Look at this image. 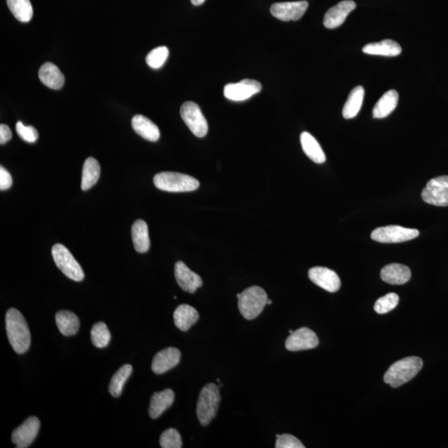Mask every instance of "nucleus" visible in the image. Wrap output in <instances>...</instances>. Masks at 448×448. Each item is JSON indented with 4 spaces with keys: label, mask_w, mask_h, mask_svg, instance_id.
Segmentation results:
<instances>
[{
    "label": "nucleus",
    "mask_w": 448,
    "mask_h": 448,
    "mask_svg": "<svg viewBox=\"0 0 448 448\" xmlns=\"http://www.w3.org/2000/svg\"><path fill=\"white\" fill-rule=\"evenodd\" d=\"M6 325L8 339L14 352L21 354L30 347L31 335L26 318L17 309L11 308L6 313Z\"/></svg>",
    "instance_id": "f257e3e1"
},
{
    "label": "nucleus",
    "mask_w": 448,
    "mask_h": 448,
    "mask_svg": "<svg viewBox=\"0 0 448 448\" xmlns=\"http://www.w3.org/2000/svg\"><path fill=\"white\" fill-rule=\"evenodd\" d=\"M423 366L422 358L416 356L407 357L395 362L390 366L384 376L386 384L393 388L406 384L417 376Z\"/></svg>",
    "instance_id": "f03ea898"
},
{
    "label": "nucleus",
    "mask_w": 448,
    "mask_h": 448,
    "mask_svg": "<svg viewBox=\"0 0 448 448\" xmlns=\"http://www.w3.org/2000/svg\"><path fill=\"white\" fill-rule=\"evenodd\" d=\"M156 188L165 192H191L199 187L196 179L185 174L176 172H161L154 177Z\"/></svg>",
    "instance_id": "7ed1b4c3"
},
{
    "label": "nucleus",
    "mask_w": 448,
    "mask_h": 448,
    "mask_svg": "<svg viewBox=\"0 0 448 448\" xmlns=\"http://www.w3.org/2000/svg\"><path fill=\"white\" fill-rule=\"evenodd\" d=\"M267 295L262 287H248L238 298V309L244 318L254 320L263 312L267 305Z\"/></svg>",
    "instance_id": "20e7f679"
},
{
    "label": "nucleus",
    "mask_w": 448,
    "mask_h": 448,
    "mask_svg": "<svg viewBox=\"0 0 448 448\" xmlns=\"http://www.w3.org/2000/svg\"><path fill=\"white\" fill-rule=\"evenodd\" d=\"M220 397L218 387L207 384L201 390L197 403V416L202 426H207L217 414Z\"/></svg>",
    "instance_id": "39448f33"
},
{
    "label": "nucleus",
    "mask_w": 448,
    "mask_h": 448,
    "mask_svg": "<svg viewBox=\"0 0 448 448\" xmlns=\"http://www.w3.org/2000/svg\"><path fill=\"white\" fill-rule=\"evenodd\" d=\"M52 255L57 267L68 278L75 281V282H81L84 279L83 268L77 262L70 251L63 244H55L52 248Z\"/></svg>",
    "instance_id": "423d86ee"
},
{
    "label": "nucleus",
    "mask_w": 448,
    "mask_h": 448,
    "mask_svg": "<svg viewBox=\"0 0 448 448\" xmlns=\"http://www.w3.org/2000/svg\"><path fill=\"white\" fill-rule=\"evenodd\" d=\"M181 115L195 136L203 138L206 136L209 125L198 105L193 101H186L181 105Z\"/></svg>",
    "instance_id": "0eeeda50"
},
{
    "label": "nucleus",
    "mask_w": 448,
    "mask_h": 448,
    "mask_svg": "<svg viewBox=\"0 0 448 448\" xmlns=\"http://www.w3.org/2000/svg\"><path fill=\"white\" fill-rule=\"evenodd\" d=\"M419 231L397 225L378 227L371 234L374 241L382 243H398L416 238Z\"/></svg>",
    "instance_id": "6e6552de"
},
{
    "label": "nucleus",
    "mask_w": 448,
    "mask_h": 448,
    "mask_svg": "<svg viewBox=\"0 0 448 448\" xmlns=\"http://www.w3.org/2000/svg\"><path fill=\"white\" fill-rule=\"evenodd\" d=\"M423 201L429 205L448 206V176H439L431 179L422 192Z\"/></svg>",
    "instance_id": "1a4fd4ad"
},
{
    "label": "nucleus",
    "mask_w": 448,
    "mask_h": 448,
    "mask_svg": "<svg viewBox=\"0 0 448 448\" xmlns=\"http://www.w3.org/2000/svg\"><path fill=\"white\" fill-rule=\"evenodd\" d=\"M263 85L259 81L244 79L238 83H230L224 88L223 93L227 99L234 101H243L251 99L261 92Z\"/></svg>",
    "instance_id": "9d476101"
},
{
    "label": "nucleus",
    "mask_w": 448,
    "mask_h": 448,
    "mask_svg": "<svg viewBox=\"0 0 448 448\" xmlns=\"http://www.w3.org/2000/svg\"><path fill=\"white\" fill-rule=\"evenodd\" d=\"M40 429V421L37 417H30L12 434V442L16 447L26 448L34 442Z\"/></svg>",
    "instance_id": "9b49d317"
},
{
    "label": "nucleus",
    "mask_w": 448,
    "mask_h": 448,
    "mask_svg": "<svg viewBox=\"0 0 448 448\" xmlns=\"http://www.w3.org/2000/svg\"><path fill=\"white\" fill-rule=\"evenodd\" d=\"M307 1L276 3L271 7V14L282 21H297L307 11Z\"/></svg>",
    "instance_id": "f8f14e48"
},
{
    "label": "nucleus",
    "mask_w": 448,
    "mask_h": 448,
    "mask_svg": "<svg viewBox=\"0 0 448 448\" xmlns=\"http://www.w3.org/2000/svg\"><path fill=\"white\" fill-rule=\"evenodd\" d=\"M319 345L316 333L307 327L300 328L291 334L286 340V349L289 352L312 349Z\"/></svg>",
    "instance_id": "ddd939ff"
},
{
    "label": "nucleus",
    "mask_w": 448,
    "mask_h": 448,
    "mask_svg": "<svg viewBox=\"0 0 448 448\" xmlns=\"http://www.w3.org/2000/svg\"><path fill=\"white\" fill-rule=\"evenodd\" d=\"M308 276L313 283L329 292H336L340 288V278L331 269L323 267H312L309 269Z\"/></svg>",
    "instance_id": "4468645a"
},
{
    "label": "nucleus",
    "mask_w": 448,
    "mask_h": 448,
    "mask_svg": "<svg viewBox=\"0 0 448 448\" xmlns=\"http://www.w3.org/2000/svg\"><path fill=\"white\" fill-rule=\"evenodd\" d=\"M174 276L179 286L183 291L194 293L197 289L203 286V280L197 274L181 262L175 263Z\"/></svg>",
    "instance_id": "2eb2a0df"
},
{
    "label": "nucleus",
    "mask_w": 448,
    "mask_h": 448,
    "mask_svg": "<svg viewBox=\"0 0 448 448\" xmlns=\"http://www.w3.org/2000/svg\"><path fill=\"white\" fill-rule=\"evenodd\" d=\"M356 3L352 0H344L336 6L331 8L325 14L324 26L325 28L333 30L340 27L345 21L347 16L356 9Z\"/></svg>",
    "instance_id": "dca6fc26"
},
{
    "label": "nucleus",
    "mask_w": 448,
    "mask_h": 448,
    "mask_svg": "<svg viewBox=\"0 0 448 448\" xmlns=\"http://www.w3.org/2000/svg\"><path fill=\"white\" fill-rule=\"evenodd\" d=\"M181 353L179 349L169 347L161 350L154 356L152 369L156 374H162L169 371L176 366L181 361Z\"/></svg>",
    "instance_id": "f3484780"
},
{
    "label": "nucleus",
    "mask_w": 448,
    "mask_h": 448,
    "mask_svg": "<svg viewBox=\"0 0 448 448\" xmlns=\"http://www.w3.org/2000/svg\"><path fill=\"white\" fill-rule=\"evenodd\" d=\"M411 271L405 265L392 263L382 268L381 279L391 285H403L411 278Z\"/></svg>",
    "instance_id": "a211bd4d"
},
{
    "label": "nucleus",
    "mask_w": 448,
    "mask_h": 448,
    "mask_svg": "<svg viewBox=\"0 0 448 448\" xmlns=\"http://www.w3.org/2000/svg\"><path fill=\"white\" fill-rule=\"evenodd\" d=\"M174 401V393L172 389H165L161 392H156L150 399L149 414L150 418L156 419L170 408Z\"/></svg>",
    "instance_id": "6ab92c4d"
},
{
    "label": "nucleus",
    "mask_w": 448,
    "mask_h": 448,
    "mask_svg": "<svg viewBox=\"0 0 448 448\" xmlns=\"http://www.w3.org/2000/svg\"><path fill=\"white\" fill-rule=\"evenodd\" d=\"M132 125L134 132L145 140L156 142L160 139V130L147 117L142 115L134 116L132 120Z\"/></svg>",
    "instance_id": "aec40b11"
},
{
    "label": "nucleus",
    "mask_w": 448,
    "mask_h": 448,
    "mask_svg": "<svg viewBox=\"0 0 448 448\" xmlns=\"http://www.w3.org/2000/svg\"><path fill=\"white\" fill-rule=\"evenodd\" d=\"M39 77L40 81L51 89L59 90L64 85V75L54 63H45L39 69Z\"/></svg>",
    "instance_id": "412c9836"
},
{
    "label": "nucleus",
    "mask_w": 448,
    "mask_h": 448,
    "mask_svg": "<svg viewBox=\"0 0 448 448\" xmlns=\"http://www.w3.org/2000/svg\"><path fill=\"white\" fill-rule=\"evenodd\" d=\"M199 318L197 309L190 305L182 304L174 312V320L176 327L182 332H187Z\"/></svg>",
    "instance_id": "4be33fe9"
},
{
    "label": "nucleus",
    "mask_w": 448,
    "mask_h": 448,
    "mask_svg": "<svg viewBox=\"0 0 448 448\" xmlns=\"http://www.w3.org/2000/svg\"><path fill=\"white\" fill-rule=\"evenodd\" d=\"M132 241L134 250L140 254L148 252L150 240L147 223L144 220H137L132 227Z\"/></svg>",
    "instance_id": "5701e85b"
},
{
    "label": "nucleus",
    "mask_w": 448,
    "mask_h": 448,
    "mask_svg": "<svg viewBox=\"0 0 448 448\" xmlns=\"http://www.w3.org/2000/svg\"><path fill=\"white\" fill-rule=\"evenodd\" d=\"M363 52L366 54L385 57H396L401 54L402 48L394 40L385 39L378 43L365 45Z\"/></svg>",
    "instance_id": "b1692460"
},
{
    "label": "nucleus",
    "mask_w": 448,
    "mask_h": 448,
    "mask_svg": "<svg viewBox=\"0 0 448 448\" xmlns=\"http://www.w3.org/2000/svg\"><path fill=\"white\" fill-rule=\"evenodd\" d=\"M56 324L64 336H72L79 331L80 320L70 311H60L56 314Z\"/></svg>",
    "instance_id": "393cba45"
},
{
    "label": "nucleus",
    "mask_w": 448,
    "mask_h": 448,
    "mask_svg": "<svg viewBox=\"0 0 448 448\" xmlns=\"http://www.w3.org/2000/svg\"><path fill=\"white\" fill-rule=\"evenodd\" d=\"M398 103V93L395 90H389L377 101L373 110V117L376 119H383L390 115Z\"/></svg>",
    "instance_id": "a878e982"
},
{
    "label": "nucleus",
    "mask_w": 448,
    "mask_h": 448,
    "mask_svg": "<svg viewBox=\"0 0 448 448\" xmlns=\"http://www.w3.org/2000/svg\"><path fill=\"white\" fill-rule=\"evenodd\" d=\"M300 139L305 154L316 164H323L327 158L318 141L311 134L305 132L301 133Z\"/></svg>",
    "instance_id": "bb28decb"
},
{
    "label": "nucleus",
    "mask_w": 448,
    "mask_h": 448,
    "mask_svg": "<svg viewBox=\"0 0 448 448\" xmlns=\"http://www.w3.org/2000/svg\"><path fill=\"white\" fill-rule=\"evenodd\" d=\"M101 174V167L96 159L89 157L85 161L81 177V190L87 191L92 188L99 181Z\"/></svg>",
    "instance_id": "cd10ccee"
},
{
    "label": "nucleus",
    "mask_w": 448,
    "mask_h": 448,
    "mask_svg": "<svg viewBox=\"0 0 448 448\" xmlns=\"http://www.w3.org/2000/svg\"><path fill=\"white\" fill-rule=\"evenodd\" d=\"M364 97L365 89L361 85H358L350 92L342 112L345 119H352L358 115L363 104Z\"/></svg>",
    "instance_id": "c85d7f7f"
},
{
    "label": "nucleus",
    "mask_w": 448,
    "mask_h": 448,
    "mask_svg": "<svg viewBox=\"0 0 448 448\" xmlns=\"http://www.w3.org/2000/svg\"><path fill=\"white\" fill-rule=\"evenodd\" d=\"M7 5L19 22H30L34 15L30 0H7Z\"/></svg>",
    "instance_id": "c756f323"
},
{
    "label": "nucleus",
    "mask_w": 448,
    "mask_h": 448,
    "mask_svg": "<svg viewBox=\"0 0 448 448\" xmlns=\"http://www.w3.org/2000/svg\"><path fill=\"white\" fill-rule=\"evenodd\" d=\"M132 370L133 368L132 365H125L118 369L116 374H114L109 385L110 394H111L113 397L117 398L121 396L125 382L128 380L130 374H132Z\"/></svg>",
    "instance_id": "7c9ffc66"
},
{
    "label": "nucleus",
    "mask_w": 448,
    "mask_h": 448,
    "mask_svg": "<svg viewBox=\"0 0 448 448\" xmlns=\"http://www.w3.org/2000/svg\"><path fill=\"white\" fill-rule=\"evenodd\" d=\"M111 337L108 325L104 323H97L93 325L91 331V339L92 344L96 348L107 347L111 341Z\"/></svg>",
    "instance_id": "2f4dec72"
},
{
    "label": "nucleus",
    "mask_w": 448,
    "mask_h": 448,
    "mask_svg": "<svg viewBox=\"0 0 448 448\" xmlns=\"http://www.w3.org/2000/svg\"><path fill=\"white\" fill-rule=\"evenodd\" d=\"M169 54L170 51L168 48L165 46L158 47L154 48L152 52H150L148 55L146 56V63L153 69L161 68L166 62Z\"/></svg>",
    "instance_id": "473e14b6"
},
{
    "label": "nucleus",
    "mask_w": 448,
    "mask_h": 448,
    "mask_svg": "<svg viewBox=\"0 0 448 448\" xmlns=\"http://www.w3.org/2000/svg\"><path fill=\"white\" fill-rule=\"evenodd\" d=\"M399 301V297L396 293H389L385 296L380 297L374 304V311L378 314H386L397 307Z\"/></svg>",
    "instance_id": "72a5a7b5"
},
{
    "label": "nucleus",
    "mask_w": 448,
    "mask_h": 448,
    "mask_svg": "<svg viewBox=\"0 0 448 448\" xmlns=\"http://www.w3.org/2000/svg\"><path fill=\"white\" fill-rule=\"evenodd\" d=\"M160 444L162 448H181L182 438L176 429H169L161 434Z\"/></svg>",
    "instance_id": "f704fd0d"
},
{
    "label": "nucleus",
    "mask_w": 448,
    "mask_h": 448,
    "mask_svg": "<svg viewBox=\"0 0 448 448\" xmlns=\"http://www.w3.org/2000/svg\"><path fill=\"white\" fill-rule=\"evenodd\" d=\"M16 132L21 139L28 142V143H34L38 141L39 133L34 126L23 125V122L18 121L16 124Z\"/></svg>",
    "instance_id": "c9c22d12"
},
{
    "label": "nucleus",
    "mask_w": 448,
    "mask_h": 448,
    "mask_svg": "<svg viewBox=\"0 0 448 448\" xmlns=\"http://www.w3.org/2000/svg\"><path fill=\"white\" fill-rule=\"evenodd\" d=\"M276 448H305L298 438L291 434L276 435Z\"/></svg>",
    "instance_id": "e433bc0d"
},
{
    "label": "nucleus",
    "mask_w": 448,
    "mask_h": 448,
    "mask_svg": "<svg viewBox=\"0 0 448 448\" xmlns=\"http://www.w3.org/2000/svg\"><path fill=\"white\" fill-rule=\"evenodd\" d=\"M13 185V179L11 174L3 166L0 167V190L2 191L11 188Z\"/></svg>",
    "instance_id": "4c0bfd02"
},
{
    "label": "nucleus",
    "mask_w": 448,
    "mask_h": 448,
    "mask_svg": "<svg viewBox=\"0 0 448 448\" xmlns=\"http://www.w3.org/2000/svg\"><path fill=\"white\" fill-rule=\"evenodd\" d=\"M12 138V132L9 126L5 124L0 125V144L5 145Z\"/></svg>",
    "instance_id": "58836bf2"
},
{
    "label": "nucleus",
    "mask_w": 448,
    "mask_h": 448,
    "mask_svg": "<svg viewBox=\"0 0 448 448\" xmlns=\"http://www.w3.org/2000/svg\"><path fill=\"white\" fill-rule=\"evenodd\" d=\"M205 1L206 0H191V2H192L193 5L195 6H201Z\"/></svg>",
    "instance_id": "ea45409f"
},
{
    "label": "nucleus",
    "mask_w": 448,
    "mask_h": 448,
    "mask_svg": "<svg viewBox=\"0 0 448 448\" xmlns=\"http://www.w3.org/2000/svg\"><path fill=\"white\" fill-rule=\"evenodd\" d=\"M272 303V301L271 300L267 299V305H271Z\"/></svg>",
    "instance_id": "a19ab883"
},
{
    "label": "nucleus",
    "mask_w": 448,
    "mask_h": 448,
    "mask_svg": "<svg viewBox=\"0 0 448 448\" xmlns=\"http://www.w3.org/2000/svg\"><path fill=\"white\" fill-rule=\"evenodd\" d=\"M293 332H293L292 329H290V331H289V333H290V335H291V334H292Z\"/></svg>",
    "instance_id": "79ce46f5"
}]
</instances>
